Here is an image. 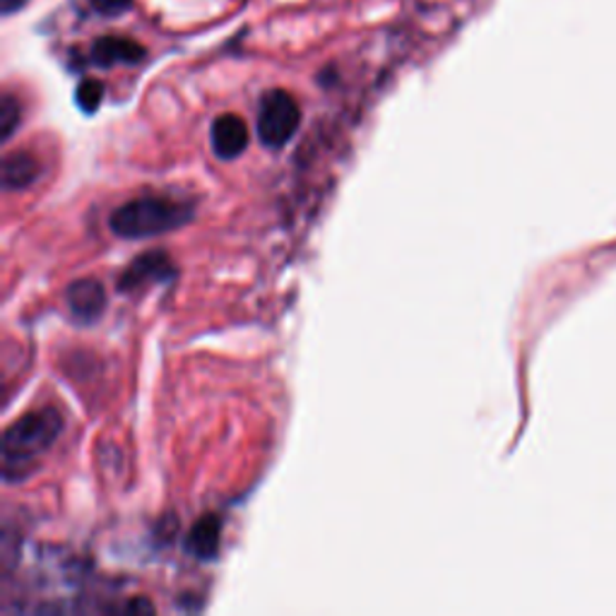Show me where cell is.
<instances>
[{
    "mask_svg": "<svg viewBox=\"0 0 616 616\" xmlns=\"http://www.w3.org/2000/svg\"><path fill=\"white\" fill-rule=\"evenodd\" d=\"M63 417L59 410L44 408L27 412L12 422L3 433V474L6 480H22L32 470L34 460L47 453L61 437Z\"/></svg>",
    "mask_w": 616,
    "mask_h": 616,
    "instance_id": "1",
    "label": "cell"
},
{
    "mask_svg": "<svg viewBox=\"0 0 616 616\" xmlns=\"http://www.w3.org/2000/svg\"><path fill=\"white\" fill-rule=\"evenodd\" d=\"M191 219V205L145 195V198H135L116 207L109 217V227L121 239H150V236L181 229Z\"/></svg>",
    "mask_w": 616,
    "mask_h": 616,
    "instance_id": "2",
    "label": "cell"
},
{
    "mask_svg": "<svg viewBox=\"0 0 616 616\" xmlns=\"http://www.w3.org/2000/svg\"><path fill=\"white\" fill-rule=\"evenodd\" d=\"M301 125V109L297 100L285 90H270L263 94L258 109V137L265 147L279 150L297 135Z\"/></svg>",
    "mask_w": 616,
    "mask_h": 616,
    "instance_id": "3",
    "label": "cell"
},
{
    "mask_svg": "<svg viewBox=\"0 0 616 616\" xmlns=\"http://www.w3.org/2000/svg\"><path fill=\"white\" fill-rule=\"evenodd\" d=\"M176 268L172 258L164 254V250H152V254H145L135 258L129 268L123 270V275L119 277V291L131 294V291H140L150 285H160V283H170L174 279Z\"/></svg>",
    "mask_w": 616,
    "mask_h": 616,
    "instance_id": "4",
    "label": "cell"
},
{
    "mask_svg": "<svg viewBox=\"0 0 616 616\" xmlns=\"http://www.w3.org/2000/svg\"><path fill=\"white\" fill-rule=\"evenodd\" d=\"M106 289L94 277H85L78 279L68 287L65 291V304L68 311L73 316V320H78L80 326H92L100 320L106 311Z\"/></svg>",
    "mask_w": 616,
    "mask_h": 616,
    "instance_id": "5",
    "label": "cell"
},
{
    "mask_svg": "<svg viewBox=\"0 0 616 616\" xmlns=\"http://www.w3.org/2000/svg\"><path fill=\"white\" fill-rule=\"evenodd\" d=\"M209 143H213V152L219 160L242 157L250 143V133H248L246 121L236 114H222L213 123Z\"/></svg>",
    "mask_w": 616,
    "mask_h": 616,
    "instance_id": "6",
    "label": "cell"
},
{
    "mask_svg": "<svg viewBox=\"0 0 616 616\" xmlns=\"http://www.w3.org/2000/svg\"><path fill=\"white\" fill-rule=\"evenodd\" d=\"M145 59V49L125 37H102L92 44V61L102 68L111 65H135Z\"/></svg>",
    "mask_w": 616,
    "mask_h": 616,
    "instance_id": "7",
    "label": "cell"
},
{
    "mask_svg": "<svg viewBox=\"0 0 616 616\" xmlns=\"http://www.w3.org/2000/svg\"><path fill=\"white\" fill-rule=\"evenodd\" d=\"M222 544V517L207 513L195 523L186 537V552L198 562H213Z\"/></svg>",
    "mask_w": 616,
    "mask_h": 616,
    "instance_id": "8",
    "label": "cell"
},
{
    "mask_svg": "<svg viewBox=\"0 0 616 616\" xmlns=\"http://www.w3.org/2000/svg\"><path fill=\"white\" fill-rule=\"evenodd\" d=\"M39 176V162L30 152L16 150L3 157V188L6 191H24L30 188Z\"/></svg>",
    "mask_w": 616,
    "mask_h": 616,
    "instance_id": "9",
    "label": "cell"
},
{
    "mask_svg": "<svg viewBox=\"0 0 616 616\" xmlns=\"http://www.w3.org/2000/svg\"><path fill=\"white\" fill-rule=\"evenodd\" d=\"M104 100V85L100 80H82L80 88L75 92V102L80 104V109L85 111V114H94L96 109L102 106Z\"/></svg>",
    "mask_w": 616,
    "mask_h": 616,
    "instance_id": "10",
    "label": "cell"
},
{
    "mask_svg": "<svg viewBox=\"0 0 616 616\" xmlns=\"http://www.w3.org/2000/svg\"><path fill=\"white\" fill-rule=\"evenodd\" d=\"M18 125H20V102L12 94H6L3 102H0V135H3V140H10Z\"/></svg>",
    "mask_w": 616,
    "mask_h": 616,
    "instance_id": "11",
    "label": "cell"
},
{
    "mask_svg": "<svg viewBox=\"0 0 616 616\" xmlns=\"http://www.w3.org/2000/svg\"><path fill=\"white\" fill-rule=\"evenodd\" d=\"M92 6L102 16H121V12L129 10L133 6V0H92Z\"/></svg>",
    "mask_w": 616,
    "mask_h": 616,
    "instance_id": "12",
    "label": "cell"
},
{
    "mask_svg": "<svg viewBox=\"0 0 616 616\" xmlns=\"http://www.w3.org/2000/svg\"><path fill=\"white\" fill-rule=\"evenodd\" d=\"M125 612H131V614H137V612H147V614H152L154 612V607L150 605V602L145 599V597H140V599H131L129 605H125Z\"/></svg>",
    "mask_w": 616,
    "mask_h": 616,
    "instance_id": "13",
    "label": "cell"
},
{
    "mask_svg": "<svg viewBox=\"0 0 616 616\" xmlns=\"http://www.w3.org/2000/svg\"><path fill=\"white\" fill-rule=\"evenodd\" d=\"M30 0H0V10H3V16H12V12L22 10Z\"/></svg>",
    "mask_w": 616,
    "mask_h": 616,
    "instance_id": "14",
    "label": "cell"
}]
</instances>
